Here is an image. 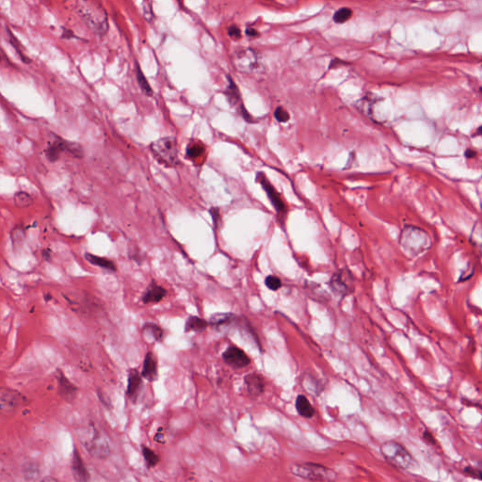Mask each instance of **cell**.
Masks as SVG:
<instances>
[{"mask_svg": "<svg viewBox=\"0 0 482 482\" xmlns=\"http://www.w3.org/2000/svg\"><path fill=\"white\" fill-rule=\"evenodd\" d=\"M234 64L239 72L252 73L260 70L261 60L255 49L245 48L236 52Z\"/></svg>", "mask_w": 482, "mask_h": 482, "instance_id": "8", "label": "cell"}, {"mask_svg": "<svg viewBox=\"0 0 482 482\" xmlns=\"http://www.w3.org/2000/svg\"><path fill=\"white\" fill-rule=\"evenodd\" d=\"M43 255L46 257V260H48V259H49V255H50V254H49V251H46H46H44Z\"/></svg>", "mask_w": 482, "mask_h": 482, "instance_id": "41", "label": "cell"}, {"mask_svg": "<svg viewBox=\"0 0 482 482\" xmlns=\"http://www.w3.org/2000/svg\"><path fill=\"white\" fill-rule=\"evenodd\" d=\"M209 325V322H207L205 319H200L198 317H190L187 319L186 324H185V332L190 333V332H203L205 331L207 326Z\"/></svg>", "mask_w": 482, "mask_h": 482, "instance_id": "21", "label": "cell"}, {"mask_svg": "<svg viewBox=\"0 0 482 482\" xmlns=\"http://www.w3.org/2000/svg\"><path fill=\"white\" fill-rule=\"evenodd\" d=\"M476 154H477V153H476L475 151H473V150H471V149H467V150L465 151V156H466L467 158H472V157H474V156H476Z\"/></svg>", "mask_w": 482, "mask_h": 482, "instance_id": "38", "label": "cell"}, {"mask_svg": "<svg viewBox=\"0 0 482 482\" xmlns=\"http://www.w3.org/2000/svg\"><path fill=\"white\" fill-rule=\"evenodd\" d=\"M72 472L75 481L78 482H87L90 479V475L88 473L87 468L82 461L81 457L79 455L76 448L73 449V459H72Z\"/></svg>", "mask_w": 482, "mask_h": 482, "instance_id": "16", "label": "cell"}, {"mask_svg": "<svg viewBox=\"0 0 482 482\" xmlns=\"http://www.w3.org/2000/svg\"><path fill=\"white\" fill-rule=\"evenodd\" d=\"M274 117H275V119L278 122H280V123H286V122H288V120L290 118L288 112L285 109H283V108H281V107H279V108L275 109V111H274Z\"/></svg>", "mask_w": 482, "mask_h": 482, "instance_id": "33", "label": "cell"}, {"mask_svg": "<svg viewBox=\"0 0 482 482\" xmlns=\"http://www.w3.org/2000/svg\"><path fill=\"white\" fill-rule=\"evenodd\" d=\"M64 152L76 158H82L84 156L81 145L76 142L67 141L59 136H55L54 139L45 150L46 158L50 162H56Z\"/></svg>", "mask_w": 482, "mask_h": 482, "instance_id": "7", "label": "cell"}, {"mask_svg": "<svg viewBox=\"0 0 482 482\" xmlns=\"http://www.w3.org/2000/svg\"><path fill=\"white\" fill-rule=\"evenodd\" d=\"M352 15V10L348 8H341L336 11L334 15V21L337 24H343L346 22Z\"/></svg>", "mask_w": 482, "mask_h": 482, "instance_id": "28", "label": "cell"}, {"mask_svg": "<svg viewBox=\"0 0 482 482\" xmlns=\"http://www.w3.org/2000/svg\"><path fill=\"white\" fill-rule=\"evenodd\" d=\"M330 288L341 297L351 294L354 290V279L351 273L346 269L337 272L331 278Z\"/></svg>", "mask_w": 482, "mask_h": 482, "instance_id": "9", "label": "cell"}, {"mask_svg": "<svg viewBox=\"0 0 482 482\" xmlns=\"http://www.w3.org/2000/svg\"><path fill=\"white\" fill-rule=\"evenodd\" d=\"M222 359L226 364L236 368H242L251 364L250 357L237 346H229L223 352Z\"/></svg>", "mask_w": 482, "mask_h": 482, "instance_id": "11", "label": "cell"}, {"mask_svg": "<svg viewBox=\"0 0 482 482\" xmlns=\"http://www.w3.org/2000/svg\"><path fill=\"white\" fill-rule=\"evenodd\" d=\"M7 31L9 32V43L11 44V46H13V48L16 50V52H17V54H18L19 57H20V59L22 60V62H23V63H25V64H29V63H30L29 59L27 58L26 55L24 54V53L22 52V50H20V49H19V46H20V44H19L18 41L16 40V38H14V36H13V35L10 33L9 29H8Z\"/></svg>", "mask_w": 482, "mask_h": 482, "instance_id": "31", "label": "cell"}, {"mask_svg": "<svg viewBox=\"0 0 482 482\" xmlns=\"http://www.w3.org/2000/svg\"><path fill=\"white\" fill-rule=\"evenodd\" d=\"M247 34H248V35H250V36H255V35H257L256 31H255V29H253V28H248V29H247Z\"/></svg>", "mask_w": 482, "mask_h": 482, "instance_id": "39", "label": "cell"}, {"mask_svg": "<svg viewBox=\"0 0 482 482\" xmlns=\"http://www.w3.org/2000/svg\"><path fill=\"white\" fill-rule=\"evenodd\" d=\"M25 238V229L23 226L19 225L16 226L11 232V240L13 245H20L22 244L23 240Z\"/></svg>", "mask_w": 482, "mask_h": 482, "instance_id": "30", "label": "cell"}, {"mask_svg": "<svg viewBox=\"0 0 482 482\" xmlns=\"http://www.w3.org/2000/svg\"><path fill=\"white\" fill-rule=\"evenodd\" d=\"M141 452H142V456L145 460L146 464L149 468L154 467L156 464H158L159 457L157 454H155L151 448H149L146 446H141Z\"/></svg>", "mask_w": 482, "mask_h": 482, "instance_id": "25", "label": "cell"}, {"mask_svg": "<svg viewBox=\"0 0 482 482\" xmlns=\"http://www.w3.org/2000/svg\"><path fill=\"white\" fill-rule=\"evenodd\" d=\"M77 436L91 455L97 458H105L109 455V443L96 428H82L77 431Z\"/></svg>", "mask_w": 482, "mask_h": 482, "instance_id": "5", "label": "cell"}, {"mask_svg": "<svg viewBox=\"0 0 482 482\" xmlns=\"http://www.w3.org/2000/svg\"><path fill=\"white\" fill-rule=\"evenodd\" d=\"M85 258L89 263H91L93 266L99 267V268L108 270L110 272H116V265L113 261L109 260L108 258L96 256V255H91V254H86Z\"/></svg>", "mask_w": 482, "mask_h": 482, "instance_id": "19", "label": "cell"}, {"mask_svg": "<svg viewBox=\"0 0 482 482\" xmlns=\"http://www.w3.org/2000/svg\"><path fill=\"white\" fill-rule=\"evenodd\" d=\"M265 283L269 289L273 291H276L282 287L281 280L276 276H268L265 280Z\"/></svg>", "mask_w": 482, "mask_h": 482, "instance_id": "32", "label": "cell"}, {"mask_svg": "<svg viewBox=\"0 0 482 482\" xmlns=\"http://www.w3.org/2000/svg\"><path fill=\"white\" fill-rule=\"evenodd\" d=\"M150 150L158 162L166 167H176L179 164L177 140L174 137L161 138L151 143Z\"/></svg>", "mask_w": 482, "mask_h": 482, "instance_id": "4", "label": "cell"}, {"mask_svg": "<svg viewBox=\"0 0 482 482\" xmlns=\"http://www.w3.org/2000/svg\"><path fill=\"white\" fill-rule=\"evenodd\" d=\"M464 472L466 474V476H469V477H472L474 479H477V480H482V470H479V469H475V468H472V467H466L464 469Z\"/></svg>", "mask_w": 482, "mask_h": 482, "instance_id": "35", "label": "cell"}, {"mask_svg": "<svg viewBox=\"0 0 482 482\" xmlns=\"http://www.w3.org/2000/svg\"><path fill=\"white\" fill-rule=\"evenodd\" d=\"M228 34H229V36L231 37V38H233L235 40H238L241 37V31L236 26H232V27L228 28Z\"/></svg>", "mask_w": 482, "mask_h": 482, "instance_id": "36", "label": "cell"}, {"mask_svg": "<svg viewBox=\"0 0 482 482\" xmlns=\"http://www.w3.org/2000/svg\"><path fill=\"white\" fill-rule=\"evenodd\" d=\"M292 474L307 481L331 482L335 481L337 473L324 465L312 463L296 464L291 468Z\"/></svg>", "mask_w": 482, "mask_h": 482, "instance_id": "6", "label": "cell"}, {"mask_svg": "<svg viewBox=\"0 0 482 482\" xmlns=\"http://www.w3.org/2000/svg\"><path fill=\"white\" fill-rule=\"evenodd\" d=\"M381 452L390 464L403 470H414L418 464L401 444L389 441L381 446Z\"/></svg>", "mask_w": 482, "mask_h": 482, "instance_id": "3", "label": "cell"}, {"mask_svg": "<svg viewBox=\"0 0 482 482\" xmlns=\"http://www.w3.org/2000/svg\"><path fill=\"white\" fill-rule=\"evenodd\" d=\"M237 319V316L233 314H215L213 315L209 320V325L213 327H221L233 324Z\"/></svg>", "mask_w": 482, "mask_h": 482, "instance_id": "20", "label": "cell"}, {"mask_svg": "<svg viewBox=\"0 0 482 482\" xmlns=\"http://www.w3.org/2000/svg\"><path fill=\"white\" fill-rule=\"evenodd\" d=\"M141 376L149 382H154L157 379V362L152 352H147L144 357Z\"/></svg>", "mask_w": 482, "mask_h": 482, "instance_id": "17", "label": "cell"}, {"mask_svg": "<svg viewBox=\"0 0 482 482\" xmlns=\"http://www.w3.org/2000/svg\"><path fill=\"white\" fill-rule=\"evenodd\" d=\"M423 438H424V439H425L427 442L430 443V444H435V440H434V438H433V436H432V434H431L429 431H428V430L424 431V433H423Z\"/></svg>", "mask_w": 482, "mask_h": 482, "instance_id": "37", "label": "cell"}, {"mask_svg": "<svg viewBox=\"0 0 482 482\" xmlns=\"http://www.w3.org/2000/svg\"><path fill=\"white\" fill-rule=\"evenodd\" d=\"M142 376L137 369H131L128 374L127 396L133 402H136L142 389Z\"/></svg>", "mask_w": 482, "mask_h": 482, "instance_id": "12", "label": "cell"}, {"mask_svg": "<svg viewBox=\"0 0 482 482\" xmlns=\"http://www.w3.org/2000/svg\"><path fill=\"white\" fill-rule=\"evenodd\" d=\"M51 298H52V297H51L50 295H48V296H46V297H45V299H46V300H50V299H51Z\"/></svg>", "mask_w": 482, "mask_h": 482, "instance_id": "42", "label": "cell"}, {"mask_svg": "<svg viewBox=\"0 0 482 482\" xmlns=\"http://www.w3.org/2000/svg\"><path fill=\"white\" fill-rule=\"evenodd\" d=\"M400 245L405 254L416 257L426 253L430 248L431 238L425 230L408 225L401 231Z\"/></svg>", "mask_w": 482, "mask_h": 482, "instance_id": "2", "label": "cell"}, {"mask_svg": "<svg viewBox=\"0 0 482 482\" xmlns=\"http://www.w3.org/2000/svg\"><path fill=\"white\" fill-rule=\"evenodd\" d=\"M228 80H229V85H228L227 89L225 91V95L227 96L229 103L232 106H236L240 101V95H239V92H238V89H237L235 82L232 80L231 77Z\"/></svg>", "mask_w": 482, "mask_h": 482, "instance_id": "24", "label": "cell"}, {"mask_svg": "<svg viewBox=\"0 0 482 482\" xmlns=\"http://www.w3.org/2000/svg\"><path fill=\"white\" fill-rule=\"evenodd\" d=\"M136 77L138 84L139 88L141 89L142 92H143L145 95H147V96H149V97L153 96V95H154V91H153V89H152V87L150 86L149 82H148V80H147V78H146L144 73H143V72L141 71V69H140V67H139V65H138V64H137Z\"/></svg>", "mask_w": 482, "mask_h": 482, "instance_id": "23", "label": "cell"}, {"mask_svg": "<svg viewBox=\"0 0 482 482\" xmlns=\"http://www.w3.org/2000/svg\"><path fill=\"white\" fill-rule=\"evenodd\" d=\"M204 153H205V147L201 145L200 143H193L188 146L187 148V156L191 159L200 157Z\"/></svg>", "mask_w": 482, "mask_h": 482, "instance_id": "29", "label": "cell"}, {"mask_svg": "<svg viewBox=\"0 0 482 482\" xmlns=\"http://www.w3.org/2000/svg\"><path fill=\"white\" fill-rule=\"evenodd\" d=\"M76 12L92 32L104 36L109 29V17L98 0H78Z\"/></svg>", "mask_w": 482, "mask_h": 482, "instance_id": "1", "label": "cell"}, {"mask_svg": "<svg viewBox=\"0 0 482 482\" xmlns=\"http://www.w3.org/2000/svg\"><path fill=\"white\" fill-rule=\"evenodd\" d=\"M14 203L18 207H27L32 204V198L27 192L19 191L14 195Z\"/></svg>", "mask_w": 482, "mask_h": 482, "instance_id": "26", "label": "cell"}, {"mask_svg": "<svg viewBox=\"0 0 482 482\" xmlns=\"http://www.w3.org/2000/svg\"><path fill=\"white\" fill-rule=\"evenodd\" d=\"M471 241L474 246L482 250V224L481 222L475 224L471 234Z\"/></svg>", "mask_w": 482, "mask_h": 482, "instance_id": "27", "label": "cell"}, {"mask_svg": "<svg viewBox=\"0 0 482 482\" xmlns=\"http://www.w3.org/2000/svg\"><path fill=\"white\" fill-rule=\"evenodd\" d=\"M257 179L260 183V185L263 187V189L266 191L271 203L273 204L274 209L277 211V213L279 215H284L286 213L285 204L283 203L280 194L275 190V188L272 185V183L268 180L266 175L262 173H257Z\"/></svg>", "mask_w": 482, "mask_h": 482, "instance_id": "10", "label": "cell"}, {"mask_svg": "<svg viewBox=\"0 0 482 482\" xmlns=\"http://www.w3.org/2000/svg\"><path fill=\"white\" fill-rule=\"evenodd\" d=\"M142 332L146 337L152 338L156 342H160L163 339V330L155 323H145L142 327Z\"/></svg>", "mask_w": 482, "mask_h": 482, "instance_id": "22", "label": "cell"}, {"mask_svg": "<svg viewBox=\"0 0 482 482\" xmlns=\"http://www.w3.org/2000/svg\"><path fill=\"white\" fill-rule=\"evenodd\" d=\"M296 409L300 415L305 417V418H311L315 414V409L311 405L310 401L307 400V398L303 395H299L296 399Z\"/></svg>", "mask_w": 482, "mask_h": 482, "instance_id": "18", "label": "cell"}, {"mask_svg": "<svg viewBox=\"0 0 482 482\" xmlns=\"http://www.w3.org/2000/svg\"><path fill=\"white\" fill-rule=\"evenodd\" d=\"M246 387L249 394L253 397H259L265 390V381L263 377L258 374L251 373L244 378Z\"/></svg>", "mask_w": 482, "mask_h": 482, "instance_id": "15", "label": "cell"}, {"mask_svg": "<svg viewBox=\"0 0 482 482\" xmlns=\"http://www.w3.org/2000/svg\"><path fill=\"white\" fill-rule=\"evenodd\" d=\"M476 135H479V136H482V126L480 127V128L477 129L476 131Z\"/></svg>", "mask_w": 482, "mask_h": 482, "instance_id": "40", "label": "cell"}, {"mask_svg": "<svg viewBox=\"0 0 482 482\" xmlns=\"http://www.w3.org/2000/svg\"><path fill=\"white\" fill-rule=\"evenodd\" d=\"M166 295H167V290L161 285L156 283L155 281H152L149 283L148 287L143 293L141 300L145 304L157 303L163 300Z\"/></svg>", "mask_w": 482, "mask_h": 482, "instance_id": "14", "label": "cell"}, {"mask_svg": "<svg viewBox=\"0 0 482 482\" xmlns=\"http://www.w3.org/2000/svg\"><path fill=\"white\" fill-rule=\"evenodd\" d=\"M57 380L59 382V392L61 397L68 402H72L76 397L77 388L60 370L57 372Z\"/></svg>", "mask_w": 482, "mask_h": 482, "instance_id": "13", "label": "cell"}, {"mask_svg": "<svg viewBox=\"0 0 482 482\" xmlns=\"http://www.w3.org/2000/svg\"><path fill=\"white\" fill-rule=\"evenodd\" d=\"M25 476L26 478L28 479V480H34L37 477V475L39 474L38 472V469H37L36 466H33L32 464H29V466L27 467H25Z\"/></svg>", "mask_w": 482, "mask_h": 482, "instance_id": "34", "label": "cell"}]
</instances>
